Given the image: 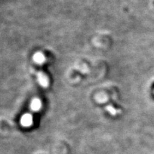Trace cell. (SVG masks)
<instances>
[{
    "mask_svg": "<svg viewBox=\"0 0 154 154\" xmlns=\"http://www.w3.org/2000/svg\"><path fill=\"white\" fill-rule=\"evenodd\" d=\"M37 79L38 84H39L42 88H46L49 85V80H48L47 76L42 71H38L37 73Z\"/></svg>",
    "mask_w": 154,
    "mask_h": 154,
    "instance_id": "obj_1",
    "label": "cell"
},
{
    "mask_svg": "<svg viewBox=\"0 0 154 154\" xmlns=\"http://www.w3.org/2000/svg\"><path fill=\"white\" fill-rule=\"evenodd\" d=\"M33 122V116L31 114L26 113L23 115L21 118V125L25 127H29L32 125Z\"/></svg>",
    "mask_w": 154,
    "mask_h": 154,
    "instance_id": "obj_2",
    "label": "cell"
},
{
    "mask_svg": "<svg viewBox=\"0 0 154 154\" xmlns=\"http://www.w3.org/2000/svg\"><path fill=\"white\" fill-rule=\"evenodd\" d=\"M33 60L36 64L38 65H42L46 62V57L42 52L38 51L33 55Z\"/></svg>",
    "mask_w": 154,
    "mask_h": 154,
    "instance_id": "obj_3",
    "label": "cell"
},
{
    "mask_svg": "<svg viewBox=\"0 0 154 154\" xmlns=\"http://www.w3.org/2000/svg\"><path fill=\"white\" fill-rule=\"evenodd\" d=\"M42 107V103L41 101L38 98H34L30 103V109L33 110V111H38V110Z\"/></svg>",
    "mask_w": 154,
    "mask_h": 154,
    "instance_id": "obj_4",
    "label": "cell"
},
{
    "mask_svg": "<svg viewBox=\"0 0 154 154\" xmlns=\"http://www.w3.org/2000/svg\"><path fill=\"white\" fill-rule=\"evenodd\" d=\"M105 109L107 112H109L110 114L112 116H116L118 114H120V112H121V110H120L119 109H116V108H114L113 106L110 105L107 106V107H105Z\"/></svg>",
    "mask_w": 154,
    "mask_h": 154,
    "instance_id": "obj_5",
    "label": "cell"
}]
</instances>
